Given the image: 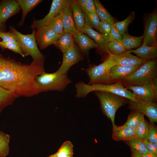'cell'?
<instances>
[{"instance_id": "6", "label": "cell", "mask_w": 157, "mask_h": 157, "mask_svg": "<svg viewBox=\"0 0 157 157\" xmlns=\"http://www.w3.org/2000/svg\"><path fill=\"white\" fill-rule=\"evenodd\" d=\"M94 92L99 99L103 113L110 119L113 127H114L116 125L115 118L117 110L121 106L129 103V100L110 92L99 91Z\"/></svg>"}, {"instance_id": "49", "label": "cell", "mask_w": 157, "mask_h": 157, "mask_svg": "<svg viewBox=\"0 0 157 157\" xmlns=\"http://www.w3.org/2000/svg\"><path fill=\"white\" fill-rule=\"evenodd\" d=\"M67 157H73V155L69 156H68Z\"/></svg>"}, {"instance_id": "7", "label": "cell", "mask_w": 157, "mask_h": 157, "mask_svg": "<svg viewBox=\"0 0 157 157\" xmlns=\"http://www.w3.org/2000/svg\"><path fill=\"white\" fill-rule=\"evenodd\" d=\"M114 65L108 57L104 61L98 65H90L85 69L89 80V85L95 84H109L113 83L109 71Z\"/></svg>"}, {"instance_id": "31", "label": "cell", "mask_w": 157, "mask_h": 157, "mask_svg": "<svg viewBox=\"0 0 157 157\" xmlns=\"http://www.w3.org/2000/svg\"><path fill=\"white\" fill-rule=\"evenodd\" d=\"M62 12L52 19L47 25L55 33L60 35L64 31Z\"/></svg>"}, {"instance_id": "38", "label": "cell", "mask_w": 157, "mask_h": 157, "mask_svg": "<svg viewBox=\"0 0 157 157\" xmlns=\"http://www.w3.org/2000/svg\"><path fill=\"white\" fill-rule=\"evenodd\" d=\"M147 139L150 142L157 143V127L154 123H150L149 129Z\"/></svg>"}, {"instance_id": "19", "label": "cell", "mask_w": 157, "mask_h": 157, "mask_svg": "<svg viewBox=\"0 0 157 157\" xmlns=\"http://www.w3.org/2000/svg\"><path fill=\"white\" fill-rule=\"evenodd\" d=\"M71 2L66 5L63 11L62 24L64 31L68 33L74 37L78 32L73 19Z\"/></svg>"}, {"instance_id": "21", "label": "cell", "mask_w": 157, "mask_h": 157, "mask_svg": "<svg viewBox=\"0 0 157 157\" xmlns=\"http://www.w3.org/2000/svg\"><path fill=\"white\" fill-rule=\"evenodd\" d=\"M129 51L131 53L135 54L139 58L145 61L156 60L157 57V45L148 46L142 43L136 49Z\"/></svg>"}, {"instance_id": "40", "label": "cell", "mask_w": 157, "mask_h": 157, "mask_svg": "<svg viewBox=\"0 0 157 157\" xmlns=\"http://www.w3.org/2000/svg\"><path fill=\"white\" fill-rule=\"evenodd\" d=\"M0 38L2 39L3 41L13 42L18 44L14 35L10 31L8 32H1L0 33Z\"/></svg>"}, {"instance_id": "14", "label": "cell", "mask_w": 157, "mask_h": 157, "mask_svg": "<svg viewBox=\"0 0 157 157\" xmlns=\"http://www.w3.org/2000/svg\"><path fill=\"white\" fill-rule=\"evenodd\" d=\"M108 57L114 65L139 66L145 62L136 56L133 55L129 51L118 55H110Z\"/></svg>"}, {"instance_id": "25", "label": "cell", "mask_w": 157, "mask_h": 157, "mask_svg": "<svg viewBox=\"0 0 157 157\" xmlns=\"http://www.w3.org/2000/svg\"><path fill=\"white\" fill-rule=\"evenodd\" d=\"M17 2L22 10V18L18 24L22 25L28 13L43 1L41 0H17Z\"/></svg>"}, {"instance_id": "35", "label": "cell", "mask_w": 157, "mask_h": 157, "mask_svg": "<svg viewBox=\"0 0 157 157\" xmlns=\"http://www.w3.org/2000/svg\"><path fill=\"white\" fill-rule=\"evenodd\" d=\"M108 47L110 55H118L122 53L127 50L122 41H111L108 44Z\"/></svg>"}, {"instance_id": "17", "label": "cell", "mask_w": 157, "mask_h": 157, "mask_svg": "<svg viewBox=\"0 0 157 157\" xmlns=\"http://www.w3.org/2000/svg\"><path fill=\"white\" fill-rule=\"evenodd\" d=\"M141 65L131 66L115 65L113 66L109 71L110 76L113 83L119 82L132 74Z\"/></svg>"}, {"instance_id": "48", "label": "cell", "mask_w": 157, "mask_h": 157, "mask_svg": "<svg viewBox=\"0 0 157 157\" xmlns=\"http://www.w3.org/2000/svg\"><path fill=\"white\" fill-rule=\"evenodd\" d=\"M1 27H0V33L1 32H3V31H2L1 30ZM0 42H1V41H0V46H1Z\"/></svg>"}, {"instance_id": "45", "label": "cell", "mask_w": 157, "mask_h": 157, "mask_svg": "<svg viewBox=\"0 0 157 157\" xmlns=\"http://www.w3.org/2000/svg\"><path fill=\"white\" fill-rule=\"evenodd\" d=\"M83 11L84 9L88 0H76Z\"/></svg>"}, {"instance_id": "9", "label": "cell", "mask_w": 157, "mask_h": 157, "mask_svg": "<svg viewBox=\"0 0 157 157\" xmlns=\"http://www.w3.org/2000/svg\"><path fill=\"white\" fill-rule=\"evenodd\" d=\"M157 12L155 9L145 18L143 43L148 46L157 45Z\"/></svg>"}, {"instance_id": "5", "label": "cell", "mask_w": 157, "mask_h": 157, "mask_svg": "<svg viewBox=\"0 0 157 157\" xmlns=\"http://www.w3.org/2000/svg\"><path fill=\"white\" fill-rule=\"evenodd\" d=\"M157 76V60L145 61L136 70L128 77L123 79L120 83L127 85L140 86L147 84Z\"/></svg>"}, {"instance_id": "43", "label": "cell", "mask_w": 157, "mask_h": 157, "mask_svg": "<svg viewBox=\"0 0 157 157\" xmlns=\"http://www.w3.org/2000/svg\"><path fill=\"white\" fill-rule=\"evenodd\" d=\"M83 11L84 13L96 12L93 0H88Z\"/></svg>"}, {"instance_id": "15", "label": "cell", "mask_w": 157, "mask_h": 157, "mask_svg": "<svg viewBox=\"0 0 157 157\" xmlns=\"http://www.w3.org/2000/svg\"><path fill=\"white\" fill-rule=\"evenodd\" d=\"M85 24L83 30V33L94 40L98 45L99 49L104 53L110 55L108 47V44L110 42L108 35L101 33L94 30L91 28L85 21Z\"/></svg>"}, {"instance_id": "36", "label": "cell", "mask_w": 157, "mask_h": 157, "mask_svg": "<svg viewBox=\"0 0 157 157\" xmlns=\"http://www.w3.org/2000/svg\"><path fill=\"white\" fill-rule=\"evenodd\" d=\"M84 14L85 21L92 28L98 31L100 20L96 12Z\"/></svg>"}, {"instance_id": "32", "label": "cell", "mask_w": 157, "mask_h": 157, "mask_svg": "<svg viewBox=\"0 0 157 157\" xmlns=\"http://www.w3.org/2000/svg\"><path fill=\"white\" fill-rule=\"evenodd\" d=\"M9 135L0 131V157H6L9 153Z\"/></svg>"}, {"instance_id": "1", "label": "cell", "mask_w": 157, "mask_h": 157, "mask_svg": "<svg viewBox=\"0 0 157 157\" xmlns=\"http://www.w3.org/2000/svg\"><path fill=\"white\" fill-rule=\"evenodd\" d=\"M45 72L44 64L32 62L27 65L0 56V87L20 96L30 97L39 94L35 78Z\"/></svg>"}, {"instance_id": "18", "label": "cell", "mask_w": 157, "mask_h": 157, "mask_svg": "<svg viewBox=\"0 0 157 157\" xmlns=\"http://www.w3.org/2000/svg\"><path fill=\"white\" fill-rule=\"evenodd\" d=\"M21 8L14 0H3L0 3V22L3 24L8 18L17 13Z\"/></svg>"}, {"instance_id": "42", "label": "cell", "mask_w": 157, "mask_h": 157, "mask_svg": "<svg viewBox=\"0 0 157 157\" xmlns=\"http://www.w3.org/2000/svg\"><path fill=\"white\" fill-rule=\"evenodd\" d=\"M143 140L149 151L157 155V143L150 142L147 139Z\"/></svg>"}, {"instance_id": "44", "label": "cell", "mask_w": 157, "mask_h": 157, "mask_svg": "<svg viewBox=\"0 0 157 157\" xmlns=\"http://www.w3.org/2000/svg\"><path fill=\"white\" fill-rule=\"evenodd\" d=\"M131 157H144L140 152L133 149H131Z\"/></svg>"}, {"instance_id": "27", "label": "cell", "mask_w": 157, "mask_h": 157, "mask_svg": "<svg viewBox=\"0 0 157 157\" xmlns=\"http://www.w3.org/2000/svg\"><path fill=\"white\" fill-rule=\"evenodd\" d=\"M96 12L100 21L107 22L113 25L115 20L113 17L106 10L100 1L98 0H93Z\"/></svg>"}, {"instance_id": "10", "label": "cell", "mask_w": 157, "mask_h": 157, "mask_svg": "<svg viewBox=\"0 0 157 157\" xmlns=\"http://www.w3.org/2000/svg\"><path fill=\"white\" fill-rule=\"evenodd\" d=\"M71 0H53L48 13L42 19L33 20L31 26L32 29L38 30L41 28L47 26L50 21L63 11Z\"/></svg>"}, {"instance_id": "50", "label": "cell", "mask_w": 157, "mask_h": 157, "mask_svg": "<svg viewBox=\"0 0 157 157\" xmlns=\"http://www.w3.org/2000/svg\"><path fill=\"white\" fill-rule=\"evenodd\" d=\"M2 24L0 22V27H1L2 26Z\"/></svg>"}, {"instance_id": "4", "label": "cell", "mask_w": 157, "mask_h": 157, "mask_svg": "<svg viewBox=\"0 0 157 157\" xmlns=\"http://www.w3.org/2000/svg\"><path fill=\"white\" fill-rule=\"evenodd\" d=\"M10 29L25 57L30 56L33 62L44 64V56L39 50L35 39L36 30L32 29V33L24 35L17 31L13 26H10Z\"/></svg>"}, {"instance_id": "34", "label": "cell", "mask_w": 157, "mask_h": 157, "mask_svg": "<svg viewBox=\"0 0 157 157\" xmlns=\"http://www.w3.org/2000/svg\"><path fill=\"white\" fill-rule=\"evenodd\" d=\"M150 124L144 118L136 128V138L142 140L147 139Z\"/></svg>"}, {"instance_id": "41", "label": "cell", "mask_w": 157, "mask_h": 157, "mask_svg": "<svg viewBox=\"0 0 157 157\" xmlns=\"http://www.w3.org/2000/svg\"><path fill=\"white\" fill-rule=\"evenodd\" d=\"M108 36L110 41H121L122 40V36L115 28L113 25L112 26L110 32Z\"/></svg>"}, {"instance_id": "37", "label": "cell", "mask_w": 157, "mask_h": 157, "mask_svg": "<svg viewBox=\"0 0 157 157\" xmlns=\"http://www.w3.org/2000/svg\"><path fill=\"white\" fill-rule=\"evenodd\" d=\"M0 44L1 47L8 49L15 53L19 54L23 57H25L18 44L13 42H5L3 41L0 42Z\"/></svg>"}, {"instance_id": "22", "label": "cell", "mask_w": 157, "mask_h": 157, "mask_svg": "<svg viewBox=\"0 0 157 157\" xmlns=\"http://www.w3.org/2000/svg\"><path fill=\"white\" fill-rule=\"evenodd\" d=\"M70 5L76 28L79 32L83 33L85 24L84 14L76 0H72Z\"/></svg>"}, {"instance_id": "20", "label": "cell", "mask_w": 157, "mask_h": 157, "mask_svg": "<svg viewBox=\"0 0 157 157\" xmlns=\"http://www.w3.org/2000/svg\"><path fill=\"white\" fill-rule=\"evenodd\" d=\"M136 138V128L124 126L115 125L113 128L112 138L117 141L126 140Z\"/></svg>"}, {"instance_id": "29", "label": "cell", "mask_w": 157, "mask_h": 157, "mask_svg": "<svg viewBox=\"0 0 157 157\" xmlns=\"http://www.w3.org/2000/svg\"><path fill=\"white\" fill-rule=\"evenodd\" d=\"M124 141L131 149L137 151L142 154H146L149 151L143 141L140 139L135 138Z\"/></svg>"}, {"instance_id": "33", "label": "cell", "mask_w": 157, "mask_h": 157, "mask_svg": "<svg viewBox=\"0 0 157 157\" xmlns=\"http://www.w3.org/2000/svg\"><path fill=\"white\" fill-rule=\"evenodd\" d=\"M73 145L69 140L65 141L54 154L56 157H67L73 155Z\"/></svg>"}, {"instance_id": "16", "label": "cell", "mask_w": 157, "mask_h": 157, "mask_svg": "<svg viewBox=\"0 0 157 157\" xmlns=\"http://www.w3.org/2000/svg\"><path fill=\"white\" fill-rule=\"evenodd\" d=\"M74 38L75 43L89 63V51L92 48L99 49L98 45L94 40L83 33L78 32L74 36Z\"/></svg>"}, {"instance_id": "13", "label": "cell", "mask_w": 157, "mask_h": 157, "mask_svg": "<svg viewBox=\"0 0 157 157\" xmlns=\"http://www.w3.org/2000/svg\"><path fill=\"white\" fill-rule=\"evenodd\" d=\"M60 36L47 26L37 30L35 34L37 44L41 50L46 48L50 45L54 44Z\"/></svg>"}, {"instance_id": "23", "label": "cell", "mask_w": 157, "mask_h": 157, "mask_svg": "<svg viewBox=\"0 0 157 157\" xmlns=\"http://www.w3.org/2000/svg\"><path fill=\"white\" fill-rule=\"evenodd\" d=\"M75 44L73 36L64 31L54 45L63 53L74 47Z\"/></svg>"}, {"instance_id": "26", "label": "cell", "mask_w": 157, "mask_h": 157, "mask_svg": "<svg viewBox=\"0 0 157 157\" xmlns=\"http://www.w3.org/2000/svg\"><path fill=\"white\" fill-rule=\"evenodd\" d=\"M143 40V35L139 37H135L126 32L122 35L121 41L125 49L127 51H129L140 47L142 45Z\"/></svg>"}, {"instance_id": "46", "label": "cell", "mask_w": 157, "mask_h": 157, "mask_svg": "<svg viewBox=\"0 0 157 157\" xmlns=\"http://www.w3.org/2000/svg\"><path fill=\"white\" fill-rule=\"evenodd\" d=\"M144 157H157V155L149 151L146 154H143Z\"/></svg>"}, {"instance_id": "39", "label": "cell", "mask_w": 157, "mask_h": 157, "mask_svg": "<svg viewBox=\"0 0 157 157\" xmlns=\"http://www.w3.org/2000/svg\"><path fill=\"white\" fill-rule=\"evenodd\" d=\"M113 25L107 22L100 21L98 31L101 33L108 35Z\"/></svg>"}, {"instance_id": "47", "label": "cell", "mask_w": 157, "mask_h": 157, "mask_svg": "<svg viewBox=\"0 0 157 157\" xmlns=\"http://www.w3.org/2000/svg\"><path fill=\"white\" fill-rule=\"evenodd\" d=\"M46 157H56L54 154H51Z\"/></svg>"}, {"instance_id": "2", "label": "cell", "mask_w": 157, "mask_h": 157, "mask_svg": "<svg viewBox=\"0 0 157 157\" xmlns=\"http://www.w3.org/2000/svg\"><path fill=\"white\" fill-rule=\"evenodd\" d=\"M75 87L76 97L77 98H83L92 92L99 91L112 93L135 102H137L139 100L134 96L130 90L124 87L120 83L109 84L89 85L80 81L76 84Z\"/></svg>"}, {"instance_id": "30", "label": "cell", "mask_w": 157, "mask_h": 157, "mask_svg": "<svg viewBox=\"0 0 157 157\" xmlns=\"http://www.w3.org/2000/svg\"><path fill=\"white\" fill-rule=\"evenodd\" d=\"M144 118V115L138 110H132L128 115L126 122L123 125L136 128Z\"/></svg>"}, {"instance_id": "12", "label": "cell", "mask_w": 157, "mask_h": 157, "mask_svg": "<svg viewBox=\"0 0 157 157\" xmlns=\"http://www.w3.org/2000/svg\"><path fill=\"white\" fill-rule=\"evenodd\" d=\"M128 108L132 110H138L148 118L150 123L157 122V104L155 102H146L139 100L135 102L129 100Z\"/></svg>"}, {"instance_id": "11", "label": "cell", "mask_w": 157, "mask_h": 157, "mask_svg": "<svg viewBox=\"0 0 157 157\" xmlns=\"http://www.w3.org/2000/svg\"><path fill=\"white\" fill-rule=\"evenodd\" d=\"M84 56L76 44L74 47L63 53L62 64L56 71L62 74L67 73L72 66L83 60Z\"/></svg>"}, {"instance_id": "8", "label": "cell", "mask_w": 157, "mask_h": 157, "mask_svg": "<svg viewBox=\"0 0 157 157\" xmlns=\"http://www.w3.org/2000/svg\"><path fill=\"white\" fill-rule=\"evenodd\" d=\"M157 78L140 86L127 85L124 87L132 91L134 96L144 102H156L157 99Z\"/></svg>"}, {"instance_id": "3", "label": "cell", "mask_w": 157, "mask_h": 157, "mask_svg": "<svg viewBox=\"0 0 157 157\" xmlns=\"http://www.w3.org/2000/svg\"><path fill=\"white\" fill-rule=\"evenodd\" d=\"M67 73L62 74L56 71L52 73L45 72L35 78V85L39 94L50 91L61 92L72 82Z\"/></svg>"}, {"instance_id": "28", "label": "cell", "mask_w": 157, "mask_h": 157, "mask_svg": "<svg viewBox=\"0 0 157 157\" xmlns=\"http://www.w3.org/2000/svg\"><path fill=\"white\" fill-rule=\"evenodd\" d=\"M135 17V12L132 11L126 19L121 21L115 22L113 25L122 36L127 32L129 25L133 20Z\"/></svg>"}, {"instance_id": "24", "label": "cell", "mask_w": 157, "mask_h": 157, "mask_svg": "<svg viewBox=\"0 0 157 157\" xmlns=\"http://www.w3.org/2000/svg\"><path fill=\"white\" fill-rule=\"evenodd\" d=\"M19 96L16 92L0 87V114L5 108L12 104Z\"/></svg>"}]
</instances>
